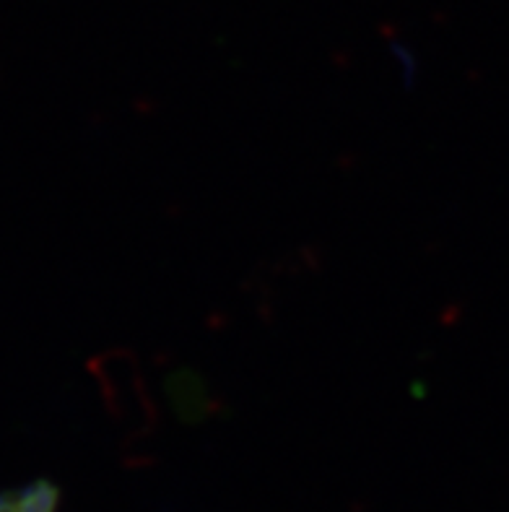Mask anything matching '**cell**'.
Returning <instances> with one entry per match:
<instances>
[{
  "label": "cell",
  "instance_id": "cell-2",
  "mask_svg": "<svg viewBox=\"0 0 509 512\" xmlns=\"http://www.w3.org/2000/svg\"><path fill=\"white\" fill-rule=\"evenodd\" d=\"M167 388L172 393L174 403H177V411L185 419H200V416L211 409L206 385L200 383V377L193 375V372H177V375H172Z\"/></svg>",
  "mask_w": 509,
  "mask_h": 512
},
{
  "label": "cell",
  "instance_id": "cell-1",
  "mask_svg": "<svg viewBox=\"0 0 509 512\" xmlns=\"http://www.w3.org/2000/svg\"><path fill=\"white\" fill-rule=\"evenodd\" d=\"M60 489L47 479L34 481L32 487L16 492H0V512H55Z\"/></svg>",
  "mask_w": 509,
  "mask_h": 512
}]
</instances>
